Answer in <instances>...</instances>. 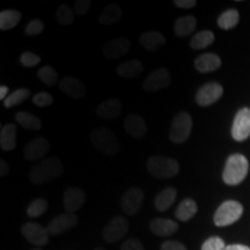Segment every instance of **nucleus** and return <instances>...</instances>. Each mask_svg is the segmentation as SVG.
I'll return each instance as SVG.
<instances>
[{
  "label": "nucleus",
  "instance_id": "32",
  "mask_svg": "<svg viewBox=\"0 0 250 250\" xmlns=\"http://www.w3.org/2000/svg\"><path fill=\"white\" fill-rule=\"evenodd\" d=\"M239 12L236 9H228L218 18V26L224 30H229L239 22Z\"/></svg>",
  "mask_w": 250,
  "mask_h": 250
},
{
  "label": "nucleus",
  "instance_id": "17",
  "mask_svg": "<svg viewBox=\"0 0 250 250\" xmlns=\"http://www.w3.org/2000/svg\"><path fill=\"white\" fill-rule=\"evenodd\" d=\"M50 151V143L43 137L33 139L24 148V158L28 161H36L42 159Z\"/></svg>",
  "mask_w": 250,
  "mask_h": 250
},
{
  "label": "nucleus",
  "instance_id": "19",
  "mask_svg": "<svg viewBox=\"0 0 250 250\" xmlns=\"http://www.w3.org/2000/svg\"><path fill=\"white\" fill-rule=\"evenodd\" d=\"M122 102L118 99H109L100 103L96 108V115L104 121H114L122 112Z\"/></svg>",
  "mask_w": 250,
  "mask_h": 250
},
{
  "label": "nucleus",
  "instance_id": "39",
  "mask_svg": "<svg viewBox=\"0 0 250 250\" xmlns=\"http://www.w3.org/2000/svg\"><path fill=\"white\" fill-rule=\"evenodd\" d=\"M20 62L24 67H34L41 62V58L34 52L26 51L20 56Z\"/></svg>",
  "mask_w": 250,
  "mask_h": 250
},
{
  "label": "nucleus",
  "instance_id": "26",
  "mask_svg": "<svg viewBox=\"0 0 250 250\" xmlns=\"http://www.w3.org/2000/svg\"><path fill=\"white\" fill-rule=\"evenodd\" d=\"M197 20L195 17L188 15V17L179 18L174 23V33L177 37H187L196 29Z\"/></svg>",
  "mask_w": 250,
  "mask_h": 250
},
{
  "label": "nucleus",
  "instance_id": "11",
  "mask_svg": "<svg viewBox=\"0 0 250 250\" xmlns=\"http://www.w3.org/2000/svg\"><path fill=\"white\" fill-rule=\"evenodd\" d=\"M223 86L218 83H208L203 85L196 93V102L201 107H208L223 96Z\"/></svg>",
  "mask_w": 250,
  "mask_h": 250
},
{
  "label": "nucleus",
  "instance_id": "38",
  "mask_svg": "<svg viewBox=\"0 0 250 250\" xmlns=\"http://www.w3.org/2000/svg\"><path fill=\"white\" fill-rule=\"evenodd\" d=\"M226 248L225 241L219 236H212L203 243L201 250H224Z\"/></svg>",
  "mask_w": 250,
  "mask_h": 250
},
{
  "label": "nucleus",
  "instance_id": "45",
  "mask_svg": "<svg viewBox=\"0 0 250 250\" xmlns=\"http://www.w3.org/2000/svg\"><path fill=\"white\" fill-rule=\"evenodd\" d=\"M9 173V166L5 160L0 161V176L5 177L7 176Z\"/></svg>",
  "mask_w": 250,
  "mask_h": 250
},
{
  "label": "nucleus",
  "instance_id": "30",
  "mask_svg": "<svg viewBox=\"0 0 250 250\" xmlns=\"http://www.w3.org/2000/svg\"><path fill=\"white\" fill-rule=\"evenodd\" d=\"M21 20V13L14 9H5L0 13V29L9 30L17 27Z\"/></svg>",
  "mask_w": 250,
  "mask_h": 250
},
{
  "label": "nucleus",
  "instance_id": "10",
  "mask_svg": "<svg viewBox=\"0 0 250 250\" xmlns=\"http://www.w3.org/2000/svg\"><path fill=\"white\" fill-rule=\"evenodd\" d=\"M21 234L28 242L34 246H45L49 242L50 234L46 227L37 223H26L21 227Z\"/></svg>",
  "mask_w": 250,
  "mask_h": 250
},
{
  "label": "nucleus",
  "instance_id": "25",
  "mask_svg": "<svg viewBox=\"0 0 250 250\" xmlns=\"http://www.w3.org/2000/svg\"><path fill=\"white\" fill-rule=\"evenodd\" d=\"M177 197V190L174 187H168L156 195L154 206L159 212H166L174 204Z\"/></svg>",
  "mask_w": 250,
  "mask_h": 250
},
{
  "label": "nucleus",
  "instance_id": "46",
  "mask_svg": "<svg viewBox=\"0 0 250 250\" xmlns=\"http://www.w3.org/2000/svg\"><path fill=\"white\" fill-rule=\"evenodd\" d=\"M224 250H250L248 246H243V245H229L226 246V248Z\"/></svg>",
  "mask_w": 250,
  "mask_h": 250
},
{
  "label": "nucleus",
  "instance_id": "43",
  "mask_svg": "<svg viewBox=\"0 0 250 250\" xmlns=\"http://www.w3.org/2000/svg\"><path fill=\"white\" fill-rule=\"evenodd\" d=\"M160 250H187V247L179 241L168 240V241H165L162 243Z\"/></svg>",
  "mask_w": 250,
  "mask_h": 250
},
{
  "label": "nucleus",
  "instance_id": "7",
  "mask_svg": "<svg viewBox=\"0 0 250 250\" xmlns=\"http://www.w3.org/2000/svg\"><path fill=\"white\" fill-rule=\"evenodd\" d=\"M144 199L145 196L140 188H130L121 197L122 211L129 217H133L142 210Z\"/></svg>",
  "mask_w": 250,
  "mask_h": 250
},
{
  "label": "nucleus",
  "instance_id": "21",
  "mask_svg": "<svg viewBox=\"0 0 250 250\" xmlns=\"http://www.w3.org/2000/svg\"><path fill=\"white\" fill-rule=\"evenodd\" d=\"M139 44L147 51H156L166 44V37L159 31L149 30L140 35Z\"/></svg>",
  "mask_w": 250,
  "mask_h": 250
},
{
  "label": "nucleus",
  "instance_id": "47",
  "mask_svg": "<svg viewBox=\"0 0 250 250\" xmlns=\"http://www.w3.org/2000/svg\"><path fill=\"white\" fill-rule=\"evenodd\" d=\"M7 94H8V87L6 86L0 87V100L5 101L6 98H7Z\"/></svg>",
  "mask_w": 250,
  "mask_h": 250
},
{
  "label": "nucleus",
  "instance_id": "22",
  "mask_svg": "<svg viewBox=\"0 0 250 250\" xmlns=\"http://www.w3.org/2000/svg\"><path fill=\"white\" fill-rule=\"evenodd\" d=\"M221 66V59L215 54H203L196 58L195 68L199 73H210Z\"/></svg>",
  "mask_w": 250,
  "mask_h": 250
},
{
  "label": "nucleus",
  "instance_id": "16",
  "mask_svg": "<svg viewBox=\"0 0 250 250\" xmlns=\"http://www.w3.org/2000/svg\"><path fill=\"white\" fill-rule=\"evenodd\" d=\"M124 130L132 138L142 139L147 133V125L140 115L131 114L125 118Z\"/></svg>",
  "mask_w": 250,
  "mask_h": 250
},
{
  "label": "nucleus",
  "instance_id": "13",
  "mask_svg": "<svg viewBox=\"0 0 250 250\" xmlns=\"http://www.w3.org/2000/svg\"><path fill=\"white\" fill-rule=\"evenodd\" d=\"M78 221H79V218L76 214L65 212V213L59 214L52 219L46 226V229H48L50 236H56L76 227Z\"/></svg>",
  "mask_w": 250,
  "mask_h": 250
},
{
  "label": "nucleus",
  "instance_id": "4",
  "mask_svg": "<svg viewBox=\"0 0 250 250\" xmlns=\"http://www.w3.org/2000/svg\"><path fill=\"white\" fill-rule=\"evenodd\" d=\"M147 171L155 179H171L179 174L180 164L167 156H151L147 161Z\"/></svg>",
  "mask_w": 250,
  "mask_h": 250
},
{
  "label": "nucleus",
  "instance_id": "3",
  "mask_svg": "<svg viewBox=\"0 0 250 250\" xmlns=\"http://www.w3.org/2000/svg\"><path fill=\"white\" fill-rule=\"evenodd\" d=\"M249 164L245 155L233 154L227 159L223 173L224 182L228 186H237L248 175Z\"/></svg>",
  "mask_w": 250,
  "mask_h": 250
},
{
  "label": "nucleus",
  "instance_id": "34",
  "mask_svg": "<svg viewBox=\"0 0 250 250\" xmlns=\"http://www.w3.org/2000/svg\"><path fill=\"white\" fill-rule=\"evenodd\" d=\"M49 203L44 198H36L28 205L27 208V214L30 218H37L44 214L46 210H48Z\"/></svg>",
  "mask_w": 250,
  "mask_h": 250
},
{
  "label": "nucleus",
  "instance_id": "5",
  "mask_svg": "<svg viewBox=\"0 0 250 250\" xmlns=\"http://www.w3.org/2000/svg\"><path fill=\"white\" fill-rule=\"evenodd\" d=\"M243 213V206L239 202L226 201L215 211L213 221L218 227L229 226L236 223Z\"/></svg>",
  "mask_w": 250,
  "mask_h": 250
},
{
  "label": "nucleus",
  "instance_id": "40",
  "mask_svg": "<svg viewBox=\"0 0 250 250\" xmlns=\"http://www.w3.org/2000/svg\"><path fill=\"white\" fill-rule=\"evenodd\" d=\"M43 30H44V23L41 20H39V19H35V20H31L30 22L27 24L24 33H26L28 36H37L40 35Z\"/></svg>",
  "mask_w": 250,
  "mask_h": 250
},
{
  "label": "nucleus",
  "instance_id": "31",
  "mask_svg": "<svg viewBox=\"0 0 250 250\" xmlns=\"http://www.w3.org/2000/svg\"><path fill=\"white\" fill-rule=\"evenodd\" d=\"M214 42V34L211 30H202L197 33L190 41V46L195 50H202L210 46Z\"/></svg>",
  "mask_w": 250,
  "mask_h": 250
},
{
  "label": "nucleus",
  "instance_id": "27",
  "mask_svg": "<svg viewBox=\"0 0 250 250\" xmlns=\"http://www.w3.org/2000/svg\"><path fill=\"white\" fill-rule=\"evenodd\" d=\"M197 203L191 198H186L180 203L175 211V217L181 221H189L197 213Z\"/></svg>",
  "mask_w": 250,
  "mask_h": 250
},
{
  "label": "nucleus",
  "instance_id": "49",
  "mask_svg": "<svg viewBox=\"0 0 250 250\" xmlns=\"http://www.w3.org/2000/svg\"><path fill=\"white\" fill-rule=\"evenodd\" d=\"M33 250H42V249H33Z\"/></svg>",
  "mask_w": 250,
  "mask_h": 250
},
{
  "label": "nucleus",
  "instance_id": "37",
  "mask_svg": "<svg viewBox=\"0 0 250 250\" xmlns=\"http://www.w3.org/2000/svg\"><path fill=\"white\" fill-rule=\"evenodd\" d=\"M33 102H34V104L37 105V107L45 108V107H49V105H51L52 103H54V98H52L51 94H49L46 92H40L34 95Z\"/></svg>",
  "mask_w": 250,
  "mask_h": 250
},
{
  "label": "nucleus",
  "instance_id": "41",
  "mask_svg": "<svg viewBox=\"0 0 250 250\" xmlns=\"http://www.w3.org/2000/svg\"><path fill=\"white\" fill-rule=\"evenodd\" d=\"M90 5H92V2H90L89 0H78V1L74 2L73 5L74 14L83 17V15L88 13V11L90 9Z\"/></svg>",
  "mask_w": 250,
  "mask_h": 250
},
{
  "label": "nucleus",
  "instance_id": "36",
  "mask_svg": "<svg viewBox=\"0 0 250 250\" xmlns=\"http://www.w3.org/2000/svg\"><path fill=\"white\" fill-rule=\"evenodd\" d=\"M56 17H57L58 22L61 23L62 26H70V24L73 23L74 21V12L73 9H71L67 5L62 4L58 7Z\"/></svg>",
  "mask_w": 250,
  "mask_h": 250
},
{
  "label": "nucleus",
  "instance_id": "48",
  "mask_svg": "<svg viewBox=\"0 0 250 250\" xmlns=\"http://www.w3.org/2000/svg\"><path fill=\"white\" fill-rule=\"evenodd\" d=\"M95 250H105V249H102V248H98V249H95Z\"/></svg>",
  "mask_w": 250,
  "mask_h": 250
},
{
  "label": "nucleus",
  "instance_id": "42",
  "mask_svg": "<svg viewBox=\"0 0 250 250\" xmlns=\"http://www.w3.org/2000/svg\"><path fill=\"white\" fill-rule=\"evenodd\" d=\"M121 250H145L144 249L143 243L137 239H129L123 242L121 246Z\"/></svg>",
  "mask_w": 250,
  "mask_h": 250
},
{
  "label": "nucleus",
  "instance_id": "6",
  "mask_svg": "<svg viewBox=\"0 0 250 250\" xmlns=\"http://www.w3.org/2000/svg\"><path fill=\"white\" fill-rule=\"evenodd\" d=\"M192 131V118L186 111L179 112L171 121L169 139L174 144H182L189 138Z\"/></svg>",
  "mask_w": 250,
  "mask_h": 250
},
{
  "label": "nucleus",
  "instance_id": "18",
  "mask_svg": "<svg viewBox=\"0 0 250 250\" xmlns=\"http://www.w3.org/2000/svg\"><path fill=\"white\" fill-rule=\"evenodd\" d=\"M59 88L72 99H83L87 93V88L83 81L73 77L62 78L59 83Z\"/></svg>",
  "mask_w": 250,
  "mask_h": 250
},
{
  "label": "nucleus",
  "instance_id": "24",
  "mask_svg": "<svg viewBox=\"0 0 250 250\" xmlns=\"http://www.w3.org/2000/svg\"><path fill=\"white\" fill-rule=\"evenodd\" d=\"M0 147L4 151H13L17 147V125L9 123L1 127Z\"/></svg>",
  "mask_w": 250,
  "mask_h": 250
},
{
  "label": "nucleus",
  "instance_id": "29",
  "mask_svg": "<svg viewBox=\"0 0 250 250\" xmlns=\"http://www.w3.org/2000/svg\"><path fill=\"white\" fill-rule=\"evenodd\" d=\"M15 120L23 129L30 130V131H39L42 127V122L39 117H36L35 115L30 114L27 111H19L15 115Z\"/></svg>",
  "mask_w": 250,
  "mask_h": 250
},
{
  "label": "nucleus",
  "instance_id": "12",
  "mask_svg": "<svg viewBox=\"0 0 250 250\" xmlns=\"http://www.w3.org/2000/svg\"><path fill=\"white\" fill-rule=\"evenodd\" d=\"M232 137L236 142H245L250 137V109L242 108L237 111L232 126Z\"/></svg>",
  "mask_w": 250,
  "mask_h": 250
},
{
  "label": "nucleus",
  "instance_id": "28",
  "mask_svg": "<svg viewBox=\"0 0 250 250\" xmlns=\"http://www.w3.org/2000/svg\"><path fill=\"white\" fill-rule=\"evenodd\" d=\"M122 18V9L116 4H110L102 11L99 18V22L103 26H112Z\"/></svg>",
  "mask_w": 250,
  "mask_h": 250
},
{
  "label": "nucleus",
  "instance_id": "33",
  "mask_svg": "<svg viewBox=\"0 0 250 250\" xmlns=\"http://www.w3.org/2000/svg\"><path fill=\"white\" fill-rule=\"evenodd\" d=\"M30 96V90L28 88H20L14 90L13 93L9 94L4 101L5 108H13L23 103Z\"/></svg>",
  "mask_w": 250,
  "mask_h": 250
},
{
  "label": "nucleus",
  "instance_id": "2",
  "mask_svg": "<svg viewBox=\"0 0 250 250\" xmlns=\"http://www.w3.org/2000/svg\"><path fill=\"white\" fill-rule=\"evenodd\" d=\"M90 142L93 147L103 155L115 156L120 153L121 146L116 134L105 127H98L93 130L90 134Z\"/></svg>",
  "mask_w": 250,
  "mask_h": 250
},
{
  "label": "nucleus",
  "instance_id": "23",
  "mask_svg": "<svg viewBox=\"0 0 250 250\" xmlns=\"http://www.w3.org/2000/svg\"><path fill=\"white\" fill-rule=\"evenodd\" d=\"M143 71L144 65L139 59H130V61L123 62L117 67L118 76L124 79H133V78L140 76Z\"/></svg>",
  "mask_w": 250,
  "mask_h": 250
},
{
  "label": "nucleus",
  "instance_id": "8",
  "mask_svg": "<svg viewBox=\"0 0 250 250\" xmlns=\"http://www.w3.org/2000/svg\"><path fill=\"white\" fill-rule=\"evenodd\" d=\"M129 232V221L124 217L116 215L103 228L102 237L104 241L115 243L121 241Z\"/></svg>",
  "mask_w": 250,
  "mask_h": 250
},
{
  "label": "nucleus",
  "instance_id": "1",
  "mask_svg": "<svg viewBox=\"0 0 250 250\" xmlns=\"http://www.w3.org/2000/svg\"><path fill=\"white\" fill-rule=\"evenodd\" d=\"M64 173V166L57 156H50V158L43 159L40 164L34 166L29 170V180L31 183L44 184L51 182L62 176Z\"/></svg>",
  "mask_w": 250,
  "mask_h": 250
},
{
  "label": "nucleus",
  "instance_id": "9",
  "mask_svg": "<svg viewBox=\"0 0 250 250\" xmlns=\"http://www.w3.org/2000/svg\"><path fill=\"white\" fill-rule=\"evenodd\" d=\"M171 77L169 71L165 67L156 68L148 74V77L144 80L143 89L145 92L154 93L158 90H161L170 85Z\"/></svg>",
  "mask_w": 250,
  "mask_h": 250
},
{
  "label": "nucleus",
  "instance_id": "35",
  "mask_svg": "<svg viewBox=\"0 0 250 250\" xmlns=\"http://www.w3.org/2000/svg\"><path fill=\"white\" fill-rule=\"evenodd\" d=\"M40 80L46 86H55L58 83V73L52 66H43L37 72Z\"/></svg>",
  "mask_w": 250,
  "mask_h": 250
},
{
  "label": "nucleus",
  "instance_id": "44",
  "mask_svg": "<svg viewBox=\"0 0 250 250\" xmlns=\"http://www.w3.org/2000/svg\"><path fill=\"white\" fill-rule=\"evenodd\" d=\"M174 5L179 8L189 9L195 7L197 5L196 0H174Z\"/></svg>",
  "mask_w": 250,
  "mask_h": 250
},
{
  "label": "nucleus",
  "instance_id": "15",
  "mask_svg": "<svg viewBox=\"0 0 250 250\" xmlns=\"http://www.w3.org/2000/svg\"><path fill=\"white\" fill-rule=\"evenodd\" d=\"M131 48V41L124 37L114 39L103 46L102 54L108 59H118L122 58L129 52Z\"/></svg>",
  "mask_w": 250,
  "mask_h": 250
},
{
  "label": "nucleus",
  "instance_id": "14",
  "mask_svg": "<svg viewBox=\"0 0 250 250\" xmlns=\"http://www.w3.org/2000/svg\"><path fill=\"white\" fill-rule=\"evenodd\" d=\"M86 201V193L83 189L76 187L67 188L62 195V204L68 213H74L80 210Z\"/></svg>",
  "mask_w": 250,
  "mask_h": 250
},
{
  "label": "nucleus",
  "instance_id": "20",
  "mask_svg": "<svg viewBox=\"0 0 250 250\" xmlns=\"http://www.w3.org/2000/svg\"><path fill=\"white\" fill-rule=\"evenodd\" d=\"M149 229L156 236H170L179 230V224L166 218H155L149 224Z\"/></svg>",
  "mask_w": 250,
  "mask_h": 250
}]
</instances>
